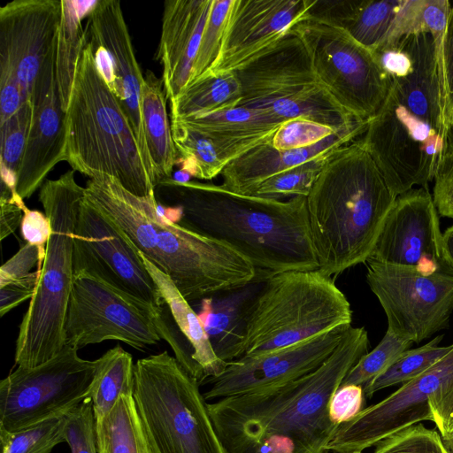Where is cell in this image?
I'll list each match as a JSON object with an SVG mask.
<instances>
[{"label":"cell","mask_w":453,"mask_h":453,"mask_svg":"<svg viewBox=\"0 0 453 453\" xmlns=\"http://www.w3.org/2000/svg\"><path fill=\"white\" fill-rule=\"evenodd\" d=\"M390 79L387 98L362 142L398 196L434 180L446 152L448 98L429 32L404 35L374 52Z\"/></svg>","instance_id":"cell-1"},{"label":"cell","mask_w":453,"mask_h":453,"mask_svg":"<svg viewBox=\"0 0 453 453\" xmlns=\"http://www.w3.org/2000/svg\"><path fill=\"white\" fill-rule=\"evenodd\" d=\"M368 349L365 327L350 326L313 372L207 403L226 452L326 453L340 426L329 417L330 398Z\"/></svg>","instance_id":"cell-2"},{"label":"cell","mask_w":453,"mask_h":453,"mask_svg":"<svg viewBox=\"0 0 453 453\" xmlns=\"http://www.w3.org/2000/svg\"><path fill=\"white\" fill-rule=\"evenodd\" d=\"M156 188L162 203L179 216L177 223L226 243L257 272L272 275L319 269L306 196L284 201L173 178Z\"/></svg>","instance_id":"cell-3"},{"label":"cell","mask_w":453,"mask_h":453,"mask_svg":"<svg viewBox=\"0 0 453 453\" xmlns=\"http://www.w3.org/2000/svg\"><path fill=\"white\" fill-rule=\"evenodd\" d=\"M85 197L189 303L245 285L257 276L255 267L233 248L163 214L155 194L137 196L115 178L99 173L87 181Z\"/></svg>","instance_id":"cell-4"},{"label":"cell","mask_w":453,"mask_h":453,"mask_svg":"<svg viewBox=\"0 0 453 453\" xmlns=\"http://www.w3.org/2000/svg\"><path fill=\"white\" fill-rule=\"evenodd\" d=\"M396 197L362 139L336 150L306 197L318 270L333 278L365 264Z\"/></svg>","instance_id":"cell-5"},{"label":"cell","mask_w":453,"mask_h":453,"mask_svg":"<svg viewBox=\"0 0 453 453\" xmlns=\"http://www.w3.org/2000/svg\"><path fill=\"white\" fill-rule=\"evenodd\" d=\"M65 132V161L73 170L89 178L99 173L111 176L137 196L155 194V174L88 42L77 63Z\"/></svg>","instance_id":"cell-6"},{"label":"cell","mask_w":453,"mask_h":453,"mask_svg":"<svg viewBox=\"0 0 453 453\" xmlns=\"http://www.w3.org/2000/svg\"><path fill=\"white\" fill-rule=\"evenodd\" d=\"M69 170L46 180L39 200L51 232L40 280L19 325L15 348L18 366L35 367L58 355L65 345V322L73 281V240L85 188Z\"/></svg>","instance_id":"cell-7"},{"label":"cell","mask_w":453,"mask_h":453,"mask_svg":"<svg viewBox=\"0 0 453 453\" xmlns=\"http://www.w3.org/2000/svg\"><path fill=\"white\" fill-rule=\"evenodd\" d=\"M351 321L350 303L332 277L319 270L275 273L250 311L243 356L280 349Z\"/></svg>","instance_id":"cell-8"},{"label":"cell","mask_w":453,"mask_h":453,"mask_svg":"<svg viewBox=\"0 0 453 453\" xmlns=\"http://www.w3.org/2000/svg\"><path fill=\"white\" fill-rule=\"evenodd\" d=\"M199 387L167 351L136 361L133 397L153 453H226Z\"/></svg>","instance_id":"cell-9"},{"label":"cell","mask_w":453,"mask_h":453,"mask_svg":"<svg viewBox=\"0 0 453 453\" xmlns=\"http://www.w3.org/2000/svg\"><path fill=\"white\" fill-rule=\"evenodd\" d=\"M234 73L242 94L238 106L269 112L282 122L304 119L335 130L364 120L341 107L319 82L293 28Z\"/></svg>","instance_id":"cell-10"},{"label":"cell","mask_w":453,"mask_h":453,"mask_svg":"<svg viewBox=\"0 0 453 453\" xmlns=\"http://www.w3.org/2000/svg\"><path fill=\"white\" fill-rule=\"evenodd\" d=\"M319 82L357 119L369 120L388 94L390 79L377 55L346 32L312 20L293 27Z\"/></svg>","instance_id":"cell-11"},{"label":"cell","mask_w":453,"mask_h":453,"mask_svg":"<svg viewBox=\"0 0 453 453\" xmlns=\"http://www.w3.org/2000/svg\"><path fill=\"white\" fill-rule=\"evenodd\" d=\"M65 345L35 367L18 366L0 382V431L23 429L65 414L90 395L96 362Z\"/></svg>","instance_id":"cell-12"},{"label":"cell","mask_w":453,"mask_h":453,"mask_svg":"<svg viewBox=\"0 0 453 453\" xmlns=\"http://www.w3.org/2000/svg\"><path fill=\"white\" fill-rule=\"evenodd\" d=\"M62 1L15 0L0 9V123L30 97L57 45Z\"/></svg>","instance_id":"cell-13"},{"label":"cell","mask_w":453,"mask_h":453,"mask_svg":"<svg viewBox=\"0 0 453 453\" xmlns=\"http://www.w3.org/2000/svg\"><path fill=\"white\" fill-rule=\"evenodd\" d=\"M163 315L92 273L75 272L65 322V344L80 349L117 340L142 350L161 340L154 320Z\"/></svg>","instance_id":"cell-14"},{"label":"cell","mask_w":453,"mask_h":453,"mask_svg":"<svg viewBox=\"0 0 453 453\" xmlns=\"http://www.w3.org/2000/svg\"><path fill=\"white\" fill-rule=\"evenodd\" d=\"M366 281L395 335L420 342L448 326L453 311V274L425 275L368 257Z\"/></svg>","instance_id":"cell-15"},{"label":"cell","mask_w":453,"mask_h":453,"mask_svg":"<svg viewBox=\"0 0 453 453\" xmlns=\"http://www.w3.org/2000/svg\"><path fill=\"white\" fill-rule=\"evenodd\" d=\"M73 271H86L161 316L166 305L141 253L121 229L84 197L73 240Z\"/></svg>","instance_id":"cell-16"},{"label":"cell","mask_w":453,"mask_h":453,"mask_svg":"<svg viewBox=\"0 0 453 453\" xmlns=\"http://www.w3.org/2000/svg\"><path fill=\"white\" fill-rule=\"evenodd\" d=\"M442 234L432 195L412 188L396 197L369 257L425 275L453 274Z\"/></svg>","instance_id":"cell-17"},{"label":"cell","mask_w":453,"mask_h":453,"mask_svg":"<svg viewBox=\"0 0 453 453\" xmlns=\"http://www.w3.org/2000/svg\"><path fill=\"white\" fill-rule=\"evenodd\" d=\"M452 378L453 344L449 351L424 373L342 424L326 450L363 452L405 427L421 421H433L429 398Z\"/></svg>","instance_id":"cell-18"},{"label":"cell","mask_w":453,"mask_h":453,"mask_svg":"<svg viewBox=\"0 0 453 453\" xmlns=\"http://www.w3.org/2000/svg\"><path fill=\"white\" fill-rule=\"evenodd\" d=\"M349 326L335 328L264 355L242 356L228 362L221 374L208 381L211 386L203 394V397L220 399L299 379L326 361Z\"/></svg>","instance_id":"cell-19"},{"label":"cell","mask_w":453,"mask_h":453,"mask_svg":"<svg viewBox=\"0 0 453 453\" xmlns=\"http://www.w3.org/2000/svg\"><path fill=\"white\" fill-rule=\"evenodd\" d=\"M315 0H234L211 73H234L307 20ZM210 74V73H209Z\"/></svg>","instance_id":"cell-20"},{"label":"cell","mask_w":453,"mask_h":453,"mask_svg":"<svg viewBox=\"0 0 453 453\" xmlns=\"http://www.w3.org/2000/svg\"><path fill=\"white\" fill-rule=\"evenodd\" d=\"M85 31L90 45L99 47L108 57L113 72V83L110 89L128 118L143 157L155 174L145 142L141 111L144 76L134 55L119 1H96L88 13Z\"/></svg>","instance_id":"cell-21"},{"label":"cell","mask_w":453,"mask_h":453,"mask_svg":"<svg viewBox=\"0 0 453 453\" xmlns=\"http://www.w3.org/2000/svg\"><path fill=\"white\" fill-rule=\"evenodd\" d=\"M213 0H167L156 58L170 103L186 88Z\"/></svg>","instance_id":"cell-22"},{"label":"cell","mask_w":453,"mask_h":453,"mask_svg":"<svg viewBox=\"0 0 453 453\" xmlns=\"http://www.w3.org/2000/svg\"><path fill=\"white\" fill-rule=\"evenodd\" d=\"M33 119L17 176L16 190L30 197L59 162L65 161V111L56 81L34 98Z\"/></svg>","instance_id":"cell-23"},{"label":"cell","mask_w":453,"mask_h":453,"mask_svg":"<svg viewBox=\"0 0 453 453\" xmlns=\"http://www.w3.org/2000/svg\"><path fill=\"white\" fill-rule=\"evenodd\" d=\"M369 120L357 121L351 127L304 148L278 150L269 142L258 145L225 167L221 173V186L233 192L246 194L250 188L277 173L352 142L365 134Z\"/></svg>","instance_id":"cell-24"},{"label":"cell","mask_w":453,"mask_h":453,"mask_svg":"<svg viewBox=\"0 0 453 453\" xmlns=\"http://www.w3.org/2000/svg\"><path fill=\"white\" fill-rule=\"evenodd\" d=\"M268 276L270 274L257 272L255 279L245 285L189 303L221 360L228 363L244 355L249 313Z\"/></svg>","instance_id":"cell-25"},{"label":"cell","mask_w":453,"mask_h":453,"mask_svg":"<svg viewBox=\"0 0 453 453\" xmlns=\"http://www.w3.org/2000/svg\"><path fill=\"white\" fill-rule=\"evenodd\" d=\"M404 0H315L307 20L341 29L373 52L388 42Z\"/></svg>","instance_id":"cell-26"},{"label":"cell","mask_w":453,"mask_h":453,"mask_svg":"<svg viewBox=\"0 0 453 453\" xmlns=\"http://www.w3.org/2000/svg\"><path fill=\"white\" fill-rule=\"evenodd\" d=\"M176 120L209 137L227 165L251 149L270 142L283 123L269 112L244 106Z\"/></svg>","instance_id":"cell-27"},{"label":"cell","mask_w":453,"mask_h":453,"mask_svg":"<svg viewBox=\"0 0 453 453\" xmlns=\"http://www.w3.org/2000/svg\"><path fill=\"white\" fill-rule=\"evenodd\" d=\"M141 256L147 270L157 283L177 327L192 349L193 359L200 374L199 385L207 384L211 379L221 374L228 363L221 360L215 354L197 313L173 280L142 253Z\"/></svg>","instance_id":"cell-28"},{"label":"cell","mask_w":453,"mask_h":453,"mask_svg":"<svg viewBox=\"0 0 453 453\" xmlns=\"http://www.w3.org/2000/svg\"><path fill=\"white\" fill-rule=\"evenodd\" d=\"M166 100L162 79L147 71L142 87L141 111L145 142L157 185L172 178L178 160L166 111Z\"/></svg>","instance_id":"cell-29"},{"label":"cell","mask_w":453,"mask_h":453,"mask_svg":"<svg viewBox=\"0 0 453 453\" xmlns=\"http://www.w3.org/2000/svg\"><path fill=\"white\" fill-rule=\"evenodd\" d=\"M242 88L234 73H210L186 87L171 104V120L237 107Z\"/></svg>","instance_id":"cell-30"},{"label":"cell","mask_w":453,"mask_h":453,"mask_svg":"<svg viewBox=\"0 0 453 453\" xmlns=\"http://www.w3.org/2000/svg\"><path fill=\"white\" fill-rule=\"evenodd\" d=\"M62 1V15L58 27L56 53V80L65 111L74 80L77 63L87 44L81 20L96 1Z\"/></svg>","instance_id":"cell-31"},{"label":"cell","mask_w":453,"mask_h":453,"mask_svg":"<svg viewBox=\"0 0 453 453\" xmlns=\"http://www.w3.org/2000/svg\"><path fill=\"white\" fill-rule=\"evenodd\" d=\"M96 430L98 453H153L133 395H121Z\"/></svg>","instance_id":"cell-32"},{"label":"cell","mask_w":453,"mask_h":453,"mask_svg":"<svg viewBox=\"0 0 453 453\" xmlns=\"http://www.w3.org/2000/svg\"><path fill=\"white\" fill-rule=\"evenodd\" d=\"M90 386L96 421L103 418L123 395H133L134 364L130 353L116 345L96 360Z\"/></svg>","instance_id":"cell-33"},{"label":"cell","mask_w":453,"mask_h":453,"mask_svg":"<svg viewBox=\"0 0 453 453\" xmlns=\"http://www.w3.org/2000/svg\"><path fill=\"white\" fill-rule=\"evenodd\" d=\"M171 127L181 172L204 180L222 173L227 164L209 137L178 120Z\"/></svg>","instance_id":"cell-34"},{"label":"cell","mask_w":453,"mask_h":453,"mask_svg":"<svg viewBox=\"0 0 453 453\" xmlns=\"http://www.w3.org/2000/svg\"><path fill=\"white\" fill-rule=\"evenodd\" d=\"M442 335L426 344L403 351L381 374L363 386L365 395L372 397L377 391L396 384H404L427 371L451 349L439 346Z\"/></svg>","instance_id":"cell-35"},{"label":"cell","mask_w":453,"mask_h":453,"mask_svg":"<svg viewBox=\"0 0 453 453\" xmlns=\"http://www.w3.org/2000/svg\"><path fill=\"white\" fill-rule=\"evenodd\" d=\"M334 151L277 173L250 188L244 195L278 200L307 197L326 162Z\"/></svg>","instance_id":"cell-36"},{"label":"cell","mask_w":453,"mask_h":453,"mask_svg":"<svg viewBox=\"0 0 453 453\" xmlns=\"http://www.w3.org/2000/svg\"><path fill=\"white\" fill-rule=\"evenodd\" d=\"M32 119L33 106L29 102L0 124L1 182L12 190H16L17 176Z\"/></svg>","instance_id":"cell-37"},{"label":"cell","mask_w":453,"mask_h":453,"mask_svg":"<svg viewBox=\"0 0 453 453\" xmlns=\"http://www.w3.org/2000/svg\"><path fill=\"white\" fill-rule=\"evenodd\" d=\"M65 414L20 430L0 431L1 453H51L65 441Z\"/></svg>","instance_id":"cell-38"},{"label":"cell","mask_w":453,"mask_h":453,"mask_svg":"<svg viewBox=\"0 0 453 453\" xmlns=\"http://www.w3.org/2000/svg\"><path fill=\"white\" fill-rule=\"evenodd\" d=\"M234 0H213L198 51L186 87L208 75L215 67L223 47L224 36Z\"/></svg>","instance_id":"cell-39"},{"label":"cell","mask_w":453,"mask_h":453,"mask_svg":"<svg viewBox=\"0 0 453 453\" xmlns=\"http://www.w3.org/2000/svg\"><path fill=\"white\" fill-rule=\"evenodd\" d=\"M411 345V342L400 338L387 330L379 344L364 355L349 370L342 385L364 386L385 372Z\"/></svg>","instance_id":"cell-40"},{"label":"cell","mask_w":453,"mask_h":453,"mask_svg":"<svg viewBox=\"0 0 453 453\" xmlns=\"http://www.w3.org/2000/svg\"><path fill=\"white\" fill-rule=\"evenodd\" d=\"M373 453H449L435 429L418 423L376 443Z\"/></svg>","instance_id":"cell-41"},{"label":"cell","mask_w":453,"mask_h":453,"mask_svg":"<svg viewBox=\"0 0 453 453\" xmlns=\"http://www.w3.org/2000/svg\"><path fill=\"white\" fill-rule=\"evenodd\" d=\"M65 441L71 453H98L96 418L90 397L65 413Z\"/></svg>","instance_id":"cell-42"},{"label":"cell","mask_w":453,"mask_h":453,"mask_svg":"<svg viewBox=\"0 0 453 453\" xmlns=\"http://www.w3.org/2000/svg\"><path fill=\"white\" fill-rule=\"evenodd\" d=\"M338 131L341 130L308 119H296L281 123L269 143L278 150L300 149L313 145Z\"/></svg>","instance_id":"cell-43"},{"label":"cell","mask_w":453,"mask_h":453,"mask_svg":"<svg viewBox=\"0 0 453 453\" xmlns=\"http://www.w3.org/2000/svg\"><path fill=\"white\" fill-rule=\"evenodd\" d=\"M365 392L362 385H341L332 395L328 413L331 420L341 426L353 419L365 409Z\"/></svg>","instance_id":"cell-44"},{"label":"cell","mask_w":453,"mask_h":453,"mask_svg":"<svg viewBox=\"0 0 453 453\" xmlns=\"http://www.w3.org/2000/svg\"><path fill=\"white\" fill-rule=\"evenodd\" d=\"M45 257L36 245L27 242L0 269V287L24 278L36 266L41 270Z\"/></svg>","instance_id":"cell-45"},{"label":"cell","mask_w":453,"mask_h":453,"mask_svg":"<svg viewBox=\"0 0 453 453\" xmlns=\"http://www.w3.org/2000/svg\"><path fill=\"white\" fill-rule=\"evenodd\" d=\"M433 201L438 213L453 219V152H446L435 172Z\"/></svg>","instance_id":"cell-46"},{"label":"cell","mask_w":453,"mask_h":453,"mask_svg":"<svg viewBox=\"0 0 453 453\" xmlns=\"http://www.w3.org/2000/svg\"><path fill=\"white\" fill-rule=\"evenodd\" d=\"M429 406L441 437L453 435V378L432 394Z\"/></svg>","instance_id":"cell-47"},{"label":"cell","mask_w":453,"mask_h":453,"mask_svg":"<svg viewBox=\"0 0 453 453\" xmlns=\"http://www.w3.org/2000/svg\"><path fill=\"white\" fill-rule=\"evenodd\" d=\"M41 270H35L27 276L0 287V315L4 316L35 293Z\"/></svg>","instance_id":"cell-48"},{"label":"cell","mask_w":453,"mask_h":453,"mask_svg":"<svg viewBox=\"0 0 453 453\" xmlns=\"http://www.w3.org/2000/svg\"><path fill=\"white\" fill-rule=\"evenodd\" d=\"M23 198L16 190L1 182L0 196V239L3 241L20 226L24 207Z\"/></svg>","instance_id":"cell-49"},{"label":"cell","mask_w":453,"mask_h":453,"mask_svg":"<svg viewBox=\"0 0 453 453\" xmlns=\"http://www.w3.org/2000/svg\"><path fill=\"white\" fill-rule=\"evenodd\" d=\"M50 232V222L45 213L24 207L20 234L27 242L36 245L43 257L46 255V246Z\"/></svg>","instance_id":"cell-50"},{"label":"cell","mask_w":453,"mask_h":453,"mask_svg":"<svg viewBox=\"0 0 453 453\" xmlns=\"http://www.w3.org/2000/svg\"><path fill=\"white\" fill-rule=\"evenodd\" d=\"M443 74L447 86L448 124L449 126L453 122V3H451L443 41Z\"/></svg>","instance_id":"cell-51"},{"label":"cell","mask_w":453,"mask_h":453,"mask_svg":"<svg viewBox=\"0 0 453 453\" xmlns=\"http://www.w3.org/2000/svg\"><path fill=\"white\" fill-rule=\"evenodd\" d=\"M442 241L446 259L453 270V226L447 228L443 233Z\"/></svg>","instance_id":"cell-52"},{"label":"cell","mask_w":453,"mask_h":453,"mask_svg":"<svg viewBox=\"0 0 453 453\" xmlns=\"http://www.w3.org/2000/svg\"><path fill=\"white\" fill-rule=\"evenodd\" d=\"M442 440L449 453H453V435L442 438Z\"/></svg>","instance_id":"cell-53"},{"label":"cell","mask_w":453,"mask_h":453,"mask_svg":"<svg viewBox=\"0 0 453 453\" xmlns=\"http://www.w3.org/2000/svg\"><path fill=\"white\" fill-rule=\"evenodd\" d=\"M446 143V152H453V137L447 139Z\"/></svg>","instance_id":"cell-54"},{"label":"cell","mask_w":453,"mask_h":453,"mask_svg":"<svg viewBox=\"0 0 453 453\" xmlns=\"http://www.w3.org/2000/svg\"><path fill=\"white\" fill-rule=\"evenodd\" d=\"M452 137H453V123H451L449 127L448 133H447V139L452 138Z\"/></svg>","instance_id":"cell-55"},{"label":"cell","mask_w":453,"mask_h":453,"mask_svg":"<svg viewBox=\"0 0 453 453\" xmlns=\"http://www.w3.org/2000/svg\"><path fill=\"white\" fill-rule=\"evenodd\" d=\"M355 453H362V452H355Z\"/></svg>","instance_id":"cell-56"},{"label":"cell","mask_w":453,"mask_h":453,"mask_svg":"<svg viewBox=\"0 0 453 453\" xmlns=\"http://www.w3.org/2000/svg\"><path fill=\"white\" fill-rule=\"evenodd\" d=\"M453 123V122H452Z\"/></svg>","instance_id":"cell-57"}]
</instances>
